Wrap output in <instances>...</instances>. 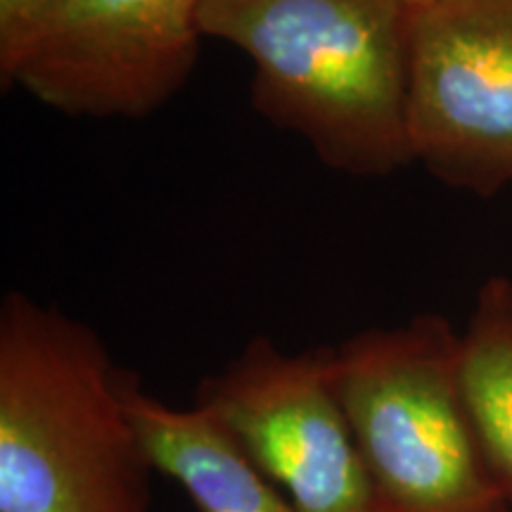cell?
Here are the masks:
<instances>
[{
    "label": "cell",
    "mask_w": 512,
    "mask_h": 512,
    "mask_svg": "<svg viewBox=\"0 0 512 512\" xmlns=\"http://www.w3.org/2000/svg\"><path fill=\"white\" fill-rule=\"evenodd\" d=\"M131 370L91 325L8 292L0 304V512H152L126 403Z\"/></svg>",
    "instance_id": "1"
},
{
    "label": "cell",
    "mask_w": 512,
    "mask_h": 512,
    "mask_svg": "<svg viewBox=\"0 0 512 512\" xmlns=\"http://www.w3.org/2000/svg\"><path fill=\"white\" fill-rule=\"evenodd\" d=\"M401 0H204L202 36L254 64L252 105L320 162L373 178L411 166Z\"/></svg>",
    "instance_id": "2"
},
{
    "label": "cell",
    "mask_w": 512,
    "mask_h": 512,
    "mask_svg": "<svg viewBox=\"0 0 512 512\" xmlns=\"http://www.w3.org/2000/svg\"><path fill=\"white\" fill-rule=\"evenodd\" d=\"M330 377L387 512H510L460 387V335L439 313L328 347Z\"/></svg>",
    "instance_id": "3"
},
{
    "label": "cell",
    "mask_w": 512,
    "mask_h": 512,
    "mask_svg": "<svg viewBox=\"0 0 512 512\" xmlns=\"http://www.w3.org/2000/svg\"><path fill=\"white\" fill-rule=\"evenodd\" d=\"M204 0H53L10 55L3 88L69 117L143 119L195 72Z\"/></svg>",
    "instance_id": "4"
},
{
    "label": "cell",
    "mask_w": 512,
    "mask_h": 512,
    "mask_svg": "<svg viewBox=\"0 0 512 512\" xmlns=\"http://www.w3.org/2000/svg\"><path fill=\"white\" fill-rule=\"evenodd\" d=\"M195 406L228 427L297 512H387L332 387L328 347L290 354L256 335L204 377Z\"/></svg>",
    "instance_id": "5"
},
{
    "label": "cell",
    "mask_w": 512,
    "mask_h": 512,
    "mask_svg": "<svg viewBox=\"0 0 512 512\" xmlns=\"http://www.w3.org/2000/svg\"><path fill=\"white\" fill-rule=\"evenodd\" d=\"M408 145L451 188L512 185V0H441L408 17Z\"/></svg>",
    "instance_id": "6"
},
{
    "label": "cell",
    "mask_w": 512,
    "mask_h": 512,
    "mask_svg": "<svg viewBox=\"0 0 512 512\" xmlns=\"http://www.w3.org/2000/svg\"><path fill=\"white\" fill-rule=\"evenodd\" d=\"M126 403L155 472L174 479L197 512H297L209 411L155 399L136 373L128 375Z\"/></svg>",
    "instance_id": "7"
},
{
    "label": "cell",
    "mask_w": 512,
    "mask_h": 512,
    "mask_svg": "<svg viewBox=\"0 0 512 512\" xmlns=\"http://www.w3.org/2000/svg\"><path fill=\"white\" fill-rule=\"evenodd\" d=\"M460 387L472 427L498 489L512 510V280L479 287L460 335Z\"/></svg>",
    "instance_id": "8"
},
{
    "label": "cell",
    "mask_w": 512,
    "mask_h": 512,
    "mask_svg": "<svg viewBox=\"0 0 512 512\" xmlns=\"http://www.w3.org/2000/svg\"><path fill=\"white\" fill-rule=\"evenodd\" d=\"M53 0H0V57L19 46Z\"/></svg>",
    "instance_id": "9"
},
{
    "label": "cell",
    "mask_w": 512,
    "mask_h": 512,
    "mask_svg": "<svg viewBox=\"0 0 512 512\" xmlns=\"http://www.w3.org/2000/svg\"><path fill=\"white\" fill-rule=\"evenodd\" d=\"M401 3L406 5L408 10H420V8H427V5L441 3V0H401Z\"/></svg>",
    "instance_id": "10"
},
{
    "label": "cell",
    "mask_w": 512,
    "mask_h": 512,
    "mask_svg": "<svg viewBox=\"0 0 512 512\" xmlns=\"http://www.w3.org/2000/svg\"><path fill=\"white\" fill-rule=\"evenodd\" d=\"M510 512H512V510H510Z\"/></svg>",
    "instance_id": "11"
}]
</instances>
